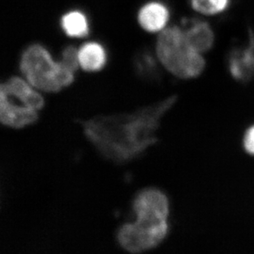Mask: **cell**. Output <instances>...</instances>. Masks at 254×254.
Instances as JSON below:
<instances>
[{"mask_svg": "<svg viewBox=\"0 0 254 254\" xmlns=\"http://www.w3.org/2000/svg\"><path fill=\"white\" fill-rule=\"evenodd\" d=\"M176 101L177 96H170L133 113L101 115L80 124L86 139L102 157L117 165L128 163L157 142L161 120Z\"/></svg>", "mask_w": 254, "mask_h": 254, "instance_id": "cell-1", "label": "cell"}, {"mask_svg": "<svg viewBox=\"0 0 254 254\" xmlns=\"http://www.w3.org/2000/svg\"><path fill=\"white\" fill-rule=\"evenodd\" d=\"M132 210L137 220L120 227L117 234L120 247L130 254H141L161 245L169 231L166 195L156 189L142 190L135 197Z\"/></svg>", "mask_w": 254, "mask_h": 254, "instance_id": "cell-2", "label": "cell"}, {"mask_svg": "<svg viewBox=\"0 0 254 254\" xmlns=\"http://www.w3.org/2000/svg\"><path fill=\"white\" fill-rule=\"evenodd\" d=\"M156 53L167 71L183 79L198 77L205 67L201 53L191 46L180 27H167L160 32Z\"/></svg>", "mask_w": 254, "mask_h": 254, "instance_id": "cell-3", "label": "cell"}, {"mask_svg": "<svg viewBox=\"0 0 254 254\" xmlns=\"http://www.w3.org/2000/svg\"><path fill=\"white\" fill-rule=\"evenodd\" d=\"M20 69L25 79L38 91L56 93L72 84L75 72L56 61L44 46L35 44L23 52Z\"/></svg>", "mask_w": 254, "mask_h": 254, "instance_id": "cell-4", "label": "cell"}, {"mask_svg": "<svg viewBox=\"0 0 254 254\" xmlns=\"http://www.w3.org/2000/svg\"><path fill=\"white\" fill-rule=\"evenodd\" d=\"M38 119V111L16 103L0 91V121L2 125L12 128H22L33 125Z\"/></svg>", "mask_w": 254, "mask_h": 254, "instance_id": "cell-5", "label": "cell"}, {"mask_svg": "<svg viewBox=\"0 0 254 254\" xmlns=\"http://www.w3.org/2000/svg\"><path fill=\"white\" fill-rule=\"evenodd\" d=\"M0 91L22 106H27L34 111H41L45 106V101L39 93L38 90L30 84L26 79L12 77L1 84Z\"/></svg>", "mask_w": 254, "mask_h": 254, "instance_id": "cell-6", "label": "cell"}, {"mask_svg": "<svg viewBox=\"0 0 254 254\" xmlns=\"http://www.w3.org/2000/svg\"><path fill=\"white\" fill-rule=\"evenodd\" d=\"M229 70L238 81L249 82L254 79V35L250 31L247 45L230 54Z\"/></svg>", "mask_w": 254, "mask_h": 254, "instance_id": "cell-7", "label": "cell"}, {"mask_svg": "<svg viewBox=\"0 0 254 254\" xmlns=\"http://www.w3.org/2000/svg\"><path fill=\"white\" fill-rule=\"evenodd\" d=\"M170 18V12L166 5L160 2H150L141 7L137 19L141 28L155 33L166 29Z\"/></svg>", "mask_w": 254, "mask_h": 254, "instance_id": "cell-8", "label": "cell"}, {"mask_svg": "<svg viewBox=\"0 0 254 254\" xmlns=\"http://www.w3.org/2000/svg\"><path fill=\"white\" fill-rule=\"evenodd\" d=\"M182 27L191 46L200 53L208 51L214 43V34L208 23L197 19L184 21Z\"/></svg>", "mask_w": 254, "mask_h": 254, "instance_id": "cell-9", "label": "cell"}, {"mask_svg": "<svg viewBox=\"0 0 254 254\" xmlns=\"http://www.w3.org/2000/svg\"><path fill=\"white\" fill-rule=\"evenodd\" d=\"M80 67L86 72H98L106 66V51L101 44L87 42L78 49Z\"/></svg>", "mask_w": 254, "mask_h": 254, "instance_id": "cell-10", "label": "cell"}, {"mask_svg": "<svg viewBox=\"0 0 254 254\" xmlns=\"http://www.w3.org/2000/svg\"><path fill=\"white\" fill-rule=\"evenodd\" d=\"M61 27L64 33L72 38H81L89 33L88 20L80 11H71L64 15Z\"/></svg>", "mask_w": 254, "mask_h": 254, "instance_id": "cell-11", "label": "cell"}, {"mask_svg": "<svg viewBox=\"0 0 254 254\" xmlns=\"http://www.w3.org/2000/svg\"><path fill=\"white\" fill-rule=\"evenodd\" d=\"M230 0H191L195 11L204 15H215L222 12L230 5Z\"/></svg>", "mask_w": 254, "mask_h": 254, "instance_id": "cell-12", "label": "cell"}, {"mask_svg": "<svg viewBox=\"0 0 254 254\" xmlns=\"http://www.w3.org/2000/svg\"><path fill=\"white\" fill-rule=\"evenodd\" d=\"M137 70L141 77L152 79L156 76V65L152 58L143 56L142 60L137 62Z\"/></svg>", "mask_w": 254, "mask_h": 254, "instance_id": "cell-13", "label": "cell"}, {"mask_svg": "<svg viewBox=\"0 0 254 254\" xmlns=\"http://www.w3.org/2000/svg\"><path fill=\"white\" fill-rule=\"evenodd\" d=\"M61 61L67 67H69L70 69H72L75 72H77V70L80 67L78 49L75 48L74 46H67V48H65L64 51H63Z\"/></svg>", "mask_w": 254, "mask_h": 254, "instance_id": "cell-14", "label": "cell"}, {"mask_svg": "<svg viewBox=\"0 0 254 254\" xmlns=\"http://www.w3.org/2000/svg\"><path fill=\"white\" fill-rule=\"evenodd\" d=\"M244 146L248 153L254 156V127H250L245 134Z\"/></svg>", "mask_w": 254, "mask_h": 254, "instance_id": "cell-15", "label": "cell"}]
</instances>
